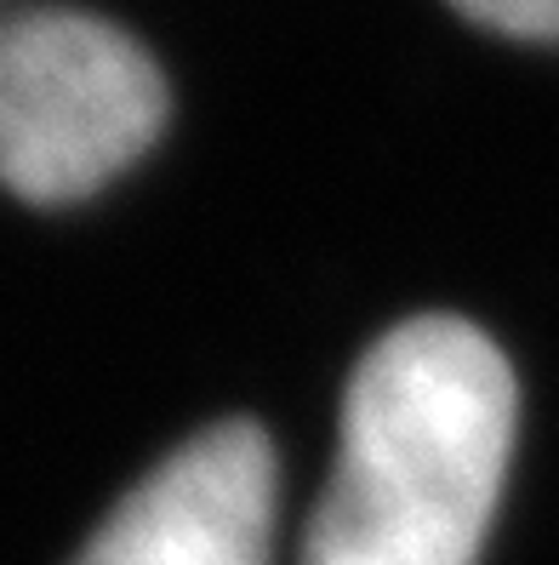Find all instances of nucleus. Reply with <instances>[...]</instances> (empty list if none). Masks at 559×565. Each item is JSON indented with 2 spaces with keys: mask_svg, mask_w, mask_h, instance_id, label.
<instances>
[{
  "mask_svg": "<svg viewBox=\"0 0 559 565\" xmlns=\"http://www.w3.org/2000/svg\"><path fill=\"white\" fill-rule=\"evenodd\" d=\"M480 29H497L508 41L559 46V0H451Z\"/></svg>",
  "mask_w": 559,
  "mask_h": 565,
  "instance_id": "20e7f679",
  "label": "nucleus"
},
{
  "mask_svg": "<svg viewBox=\"0 0 559 565\" xmlns=\"http://www.w3.org/2000/svg\"><path fill=\"white\" fill-rule=\"evenodd\" d=\"M275 446L257 423L183 440L92 531L75 565H269Z\"/></svg>",
  "mask_w": 559,
  "mask_h": 565,
  "instance_id": "7ed1b4c3",
  "label": "nucleus"
},
{
  "mask_svg": "<svg viewBox=\"0 0 559 565\" xmlns=\"http://www.w3.org/2000/svg\"><path fill=\"white\" fill-rule=\"evenodd\" d=\"M166 75L120 23L92 12L0 18V189L75 206L166 131Z\"/></svg>",
  "mask_w": 559,
  "mask_h": 565,
  "instance_id": "f03ea898",
  "label": "nucleus"
},
{
  "mask_svg": "<svg viewBox=\"0 0 559 565\" xmlns=\"http://www.w3.org/2000/svg\"><path fill=\"white\" fill-rule=\"evenodd\" d=\"M514 372L480 326H394L348 377L303 565H474L514 457Z\"/></svg>",
  "mask_w": 559,
  "mask_h": 565,
  "instance_id": "f257e3e1",
  "label": "nucleus"
}]
</instances>
